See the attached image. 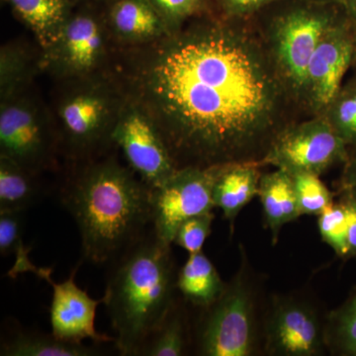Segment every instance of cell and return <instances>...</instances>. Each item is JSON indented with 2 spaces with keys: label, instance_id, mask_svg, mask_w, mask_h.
<instances>
[{
  "label": "cell",
  "instance_id": "6da1fadb",
  "mask_svg": "<svg viewBox=\"0 0 356 356\" xmlns=\"http://www.w3.org/2000/svg\"><path fill=\"white\" fill-rule=\"evenodd\" d=\"M112 72L152 117L177 170L262 165L294 122L296 106L250 20L196 18L154 43L119 48Z\"/></svg>",
  "mask_w": 356,
  "mask_h": 356
},
{
  "label": "cell",
  "instance_id": "7a4b0ae2",
  "mask_svg": "<svg viewBox=\"0 0 356 356\" xmlns=\"http://www.w3.org/2000/svg\"><path fill=\"white\" fill-rule=\"evenodd\" d=\"M115 149L65 166L60 189V203L79 228L81 259L97 266L111 264L152 228L151 189Z\"/></svg>",
  "mask_w": 356,
  "mask_h": 356
},
{
  "label": "cell",
  "instance_id": "3957f363",
  "mask_svg": "<svg viewBox=\"0 0 356 356\" xmlns=\"http://www.w3.org/2000/svg\"><path fill=\"white\" fill-rule=\"evenodd\" d=\"M108 266L103 304L114 346L120 355L136 356L177 300L172 245L151 228Z\"/></svg>",
  "mask_w": 356,
  "mask_h": 356
},
{
  "label": "cell",
  "instance_id": "277c9868",
  "mask_svg": "<svg viewBox=\"0 0 356 356\" xmlns=\"http://www.w3.org/2000/svg\"><path fill=\"white\" fill-rule=\"evenodd\" d=\"M126 100L113 72L55 81L51 110L65 166L113 151V132Z\"/></svg>",
  "mask_w": 356,
  "mask_h": 356
},
{
  "label": "cell",
  "instance_id": "5b68a950",
  "mask_svg": "<svg viewBox=\"0 0 356 356\" xmlns=\"http://www.w3.org/2000/svg\"><path fill=\"white\" fill-rule=\"evenodd\" d=\"M343 6L294 0L273 14L261 31L281 83L297 109L303 110L307 67Z\"/></svg>",
  "mask_w": 356,
  "mask_h": 356
},
{
  "label": "cell",
  "instance_id": "8992f818",
  "mask_svg": "<svg viewBox=\"0 0 356 356\" xmlns=\"http://www.w3.org/2000/svg\"><path fill=\"white\" fill-rule=\"evenodd\" d=\"M117 50L103 4H79L42 51V69L54 81L93 76L111 70Z\"/></svg>",
  "mask_w": 356,
  "mask_h": 356
},
{
  "label": "cell",
  "instance_id": "52a82bcc",
  "mask_svg": "<svg viewBox=\"0 0 356 356\" xmlns=\"http://www.w3.org/2000/svg\"><path fill=\"white\" fill-rule=\"evenodd\" d=\"M0 156L39 175L58 170L60 145L53 113L35 86L0 100Z\"/></svg>",
  "mask_w": 356,
  "mask_h": 356
},
{
  "label": "cell",
  "instance_id": "ba28073f",
  "mask_svg": "<svg viewBox=\"0 0 356 356\" xmlns=\"http://www.w3.org/2000/svg\"><path fill=\"white\" fill-rule=\"evenodd\" d=\"M199 325L198 353L204 356H248L254 348V301L242 271L204 309Z\"/></svg>",
  "mask_w": 356,
  "mask_h": 356
},
{
  "label": "cell",
  "instance_id": "9c48e42d",
  "mask_svg": "<svg viewBox=\"0 0 356 356\" xmlns=\"http://www.w3.org/2000/svg\"><path fill=\"white\" fill-rule=\"evenodd\" d=\"M348 147L324 116L293 122L282 129L267 152L262 165H270L290 175L297 173L323 175L343 163Z\"/></svg>",
  "mask_w": 356,
  "mask_h": 356
},
{
  "label": "cell",
  "instance_id": "30bf717a",
  "mask_svg": "<svg viewBox=\"0 0 356 356\" xmlns=\"http://www.w3.org/2000/svg\"><path fill=\"white\" fill-rule=\"evenodd\" d=\"M113 142L121 149L126 165L151 191L177 170L152 117L127 95L114 129Z\"/></svg>",
  "mask_w": 356,
  "mask_h": 356
},
{
  "label": "cell",
  "instance_id": "8fae6325",
  "mask_svg": "<svg viewBox=\"0 0 356 356\" xmlns=\"http://www.w3.org/2000/svg\"><path fill=\"white\" fill-rule=\"evenodd\" d=\"M355 64L356 34L343 10L325 33L307 67L303 111L311 117L324 116Z\"/></svg>",
  "mask_w": 356,
  "mask_h": 356
},
{
  "label": "cell",
  "instance_id": "7c38bea8",
  "mask_svg": "<svg viewBox=\"0 0 356 356\" xmlns=\"http://www.w3.org/2000/svg\"><path fill=\"white\" fill-rule=\"evenodd\" d=\"M214 166H188L152 189V228L163 243L172 245L182 222L214 209Z\"/></svg>",
  "mask_w": 356,
  "mask_h": 356
},
{
  "label": "cell",
  "instance_id": "4fadbf2b",
  "mask_svg": "<svg viewBox=\"0 0 356 356\" xmlns=\"http://www.w3.org/2000/svg\"><path fill=\"white\" fill-rule=\"evenodd\" d=\"M81 262L72 269L70 276L63 283H55L51 268L35 267L33 273L53 287L51 304V334L58 339L74 343L90 339L95 343H115V337L100 334L95 330L96 309L103 304V298L95 300L77 286L76 276Z\"/></svg>",
  "mask_w": 356,
  "mask_h": 356
},
{
  "label": "cell",
  "instance_id": "5bb4252c",
  "mask_svg": "<svg viewBox=\"0 0 356 356\" xmlns=\"http://www.w3.org/2000/svg\"><path fill=\"white\" fill-rule=\"evenodd\" d=\"M267 350L282 356L322 355L325 330L317 313L308 304L295 299L283 300L274 307L266 327Z\"/></svg>",
  "mask_w": 356,
  "mask_h": 356
},
{
  "label": "cell",
  "instance_id": "9a60e30c",
  "mask_svg": "<svg viewBox=\"0 0 356 356\" xmlns=\"http://www.w3.org/2000/svg\"><path fill=\"white\" fill-rule=\"evenodd\" d=\"M103 10L118 49L145 46L170 34L149 0H106Z\"/></svg>",
  "mask_w": 356,
  "mask_h": 356
},
{
  "label": "cell",
  "instance_id": "2e32d148",
  "mask_svg": "<svg viewBox=\"0 0 356 356\" xmlns=\"http://www.w3.org/2000/svg\"><path fill=\"white\" fill-rule=\"evenodd\" d=\"M255 163H231L214 166L213 202L231 225L241 210L259 195L261 168Z\"/></svg>",
  "mask_w": 356,
  "mask_h": 356
},
{
  "label": "cell",
  "instance_id": "e0dca14e",
  "mask_svg": "<svg viewBox=\"0 0 356 356\" xmlns=\"http://www.w3.org/2000/svg\"><path fill=\"white\" fill-rule=\"evenodd\" d=\"M40 74L42 49L37 42H7L0 49V100L32 88Z\"/></svg>",
  "mask_w": 356,
  "mask_h": 356
},
{
  "label": "cell",
  "instance_id": "ac0fdd59",
  "mask_svg": "<svg viewBox=\"0 0 356 356\" xmlns=\"http://www.w3.org/2000/svg\"><path fill=\"white\" fill-rule=\"evenodd\" d=\"M102 344L86 346L83 343L64 341L53 334L27 331L19 327H8L2 336L1 356H96L102 355Z\"/></svg>",
  "mask_w": 356,
  "mask_h": 356
},
{
  "label": "cell",
  "instance_id": "d6986e66",
  "mask_svg": "<svg viewBox=\"0 0 356 356\" xmlns=\"http://www.w3.org/2000/svg\"><path fill=\"white\" fill-rule=\"evenodd\" d=\"M16 19L25 25L42 51L48 48L76 4L72 0H6Z\"/></svg>",
  "mask_w": 356,
  "mask_h": 356
},
{
  "label": "cell",
  "instance_id": "ffe728a7",
  "mask_svg": "<svg viewBox=\"0 0 356 356\" xmlns=\"http://www.w3.org/2000/svg\"><path fill=\"white\" fill-rule=\"evenodd\" d=\"M259 196L267 227L276 243L281 228L301 216L291 175L278 168L261 175Z\"/></svg>",
  "mask_w": 356,
  "mask_h": 356
},
{
  "label": "cell",
  "instance_id": "44dd1931",
  "mask_svg": "<svg viewBox=\"0 0 356 356\" xmlns=\"http://www.w3.org/2000/svg\"><path fill=\"white\" fill-rule=\"evenodd\" d=\"M226 285L214 264L202 252L189 254L177 273V288L182 298L199 308L212 305L221 296Z\"/></svg>",
  "mask_w": 356,
  "mask_h": 356
},
{
  "label": "cell",
  "instance_id": "7402d4cb",
  "mask_svg": "<svg viewBox=\"0 0 356 356\" xmlns=\"http://www.w3.org/2000/svg\"><path fill=\"white\" fill-rule=\"evenodd\" d=\"M41 177L0 156V211L29 209L43 193Z\"/></svg>",
  "mask_w": 356,
  "mask_h": 356
},
{
  "label": "cell",
  "instance_id": "603a6c76",
  "mask_svg": "<svg viewBox=\"0 0 356 356\" xmlns=\"http://www.w3.org/2000/svg\"><path fill=\"white\" fill-rule=\"evenodd\" d=\"M187 325L177 299L163 320L152 332L136 356H181L187 348Z\"/></svg>",
  "mask_w": 356,
  "mask_h": 356
},
{
  "label": "cell",
  "instance_id": "cb8c5ba5",
  "mask_svg": "<svg viewBox=\"0 0 356 356\" xmlns=\"http://www.w3.org/2000/svg\"><path fill=\"white\" fill-rule=\"evenodd\" d=\"M26 211H0V254H15L13 268L8 275L15 278L18 274L32 273L34 264L29 259L30 250L23 245V227Z\"/></svg>",
  "mask_w": 356,
  "mask_h": 356
},
{
  "label": "cell",
  "instance_id": "d4e9b609",
  "mask_svg": "<svg viewBox=\"0 0 356 356\" xmlns=\"http://www.w3.org/2000/svg\"><path fill=\"white\" fill-rule=\"evenodd\" d=\"M325 339L337 355L356 356V292L330 316Z\"/></svg>",
  "mask_w": 356,
  "mask_h": 356
},
{
  "label": "cell",
  "instance_id": "484cf974",
  "mask_svg": "<svg viewBox=\"0 0 356 356\" xmlns=\"http://www.w3.org/2000/svg\"><path fill=\"white\" fill-rule=\"evenodd\" d=\"M324 117L348 147L356 146V77L341 86Z\"/></svg>",
  "mask_w": 356,
  "mask_h": 356
},
{
  "label": "cell",
  "instance_id": "4316f807",
  "mask_svg": "<svg viewBox=\"0 0 356 356\" xmlns=\"http://www.w3.org/2000/svg\"><path fill=\"white\" fill-rule=\"evenodd\" d=\"M170 33L204 16L219 15L213 0H149Z\"/></svg>",
  "mask_w": 356,
  "mask_h": 356
},
{
  "label": "cell",
  "instance_id": "83f0119b",
  "mask_svg": "<svg viewBox=\"0 0 356 356\" xmlns=\"http://www.w3.org/2000/svg\"><path fill=\"white\" fill-rule=\"evenodd\" d=\"M300 214L320 215L334 203L331 191L320 177L312 173L291 175Z\"/></svg>",
  "mask_w": 356,
  "mask_h": 356
},
{
  "label": "cell",
  "instance_id": "f1b7e54d",
  "mask_svg": "<svg viewBox=\"0 0 356 356\" xmlns=\"http://www.w3.org/2000/svg\"><path fill=\"white\" fill-rule=\"evenodd\" d=\"M318 229L323 241L334 250L339 257L348 259V243H346V205L343 201L332 203L318 215Z\"/></svg>",
  "mask_w": 356,
  "mask_h": 356
},
{
  "label": "cell",
  "instance_id": "f546056e",
  "mask_svg": "<svg viewBox=\"0 0 356 356\" xmlns=\"http://www.w3.org/2000/svg\"><path fill=\"white\" fill-rule=\"evenodd\" d=\"M214 218L212 211L189 218L177 229L173 243L184 248L189 254L202 252L204 243L211 234Z\"/></svg>",
  "mask_w": 356,
  "mask_h": 356
},
{
  "label": "cell",
  "instance_id": "4dcf8cb0",
  "mask_svg": "<svg viewBox=\"0 0 356 356\" xmlns=\"http://www.w3.org/2000/svg\"><path fill=\"white\" fill-rule=\"evenodd\" d=\"M281 0H213L217 13L222 17L250 20L257 13L278 3Z\"/></svg>",
  "mask_w": 356,
  "mask_h": 356
},
{
  "label": "cell",
  "instance_id": "1f68e13d",
  "mask_svg": "<svg viewBox=\"0 0 356 356\" xmlns=\"http://www.w3.org/2000/svg\"><path fill=\"white\" fill-rule=\"evenodd\" d=\"M339 187L341 199L356 204V146L348 147Z\"/></svg>",
  "mask_w": 356,
  "mask_h": 356
},
{
  "label": "cell",
  "instance_id": "d6a6232c",
  "mask_svg": "<svg viewBox=\"0 0 356 356\" xmlns=\"http://www.w3.org/2000/svg\"><path fill=\"white\" fill-rule=\"evenodd\" d=\"M346 205V217H348V229H346V243H348V259L356 257V204L351 201L341 199Z\"/></svg>",
  "mask_w": 356,
  "mask_h": 356
},
{
  "label": "cell",
  "instance_id": "836d02e7",
  "mask_svg": "<svg viewBox=\"0 0 356 356\" xmlns=\"http://www.w3.org/2000/svg\"><path fill=\"white\" fill-rule=\"evenodd\" d=\"M343 8L356 34V0H346Z\"/></svg>",
  "mask_w": 356,
  "mask_h": 356
},
{
  "label": "cell",
  "instance_id": "e575fe53",
  "mask_svg": "<svg viewBox=\"0 0 356 356\" xmlns=\"http://www.w3.org/2000/svg\"><path fill=\"white\" fill-rule=\"evenodd\" d=\"M309 1L321 4H329V6H343L346 0H309Z\"/></svg>",
  "mask_w": 356,
  "mask_h": 356
},
{
  "label": "cell",
  "instance_id": "d590c367",
  "mask_svg": "<svg viewBox=\"0 0 356 356\" xmlns=\"http://www.w3.org/2000/svg\"><path fill=\"white\" fill-rule=\"evenodd\" d=\"M72 1L74 2V3L76 4V6H79V4H83V3H98V4H103L104 3L106 0H72Z\"/></svg>",
  "mask_w": 356,
  "mask_h": 356
},
{
  "label": "cell",
  "instance_id": "8d00e7d4",
  "mask_svg": "<svg viewBox=\"0 0 356 356\" xmlns=\"http://www.w3.org/2000/svg\"><path fill=\"white\" fill-rule=\"evenodd\" d=\"M355 67V77H356V64L355 65V67Z\"/></svg>",
  "mask_w": 356,
  "mask_h": 356
}]
</instances>
